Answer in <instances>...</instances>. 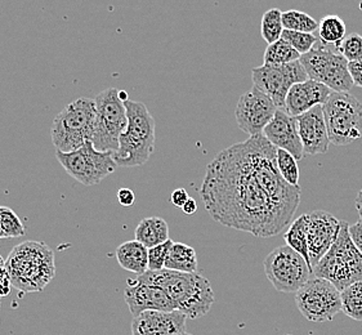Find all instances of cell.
Returning <instances> with one entry per match:
<instances>
[{
	"label": "cell",
	"mask_w": 362,
	"mask_h": 335,
	"mask_svg": "<svg viewBox=\"0 0 362 335\" xmlns=\"http://www.w3.org/2000/svg\"><path fill=\"white\" fill-rule=\"evenodd\" d=\"M200 195L218 223L267 239L291 225L302 189L281 177L277 148L262 134L218 153L206 167Z\"/></svg>",
	"instance_id": "cell-1"
},
{
	"label": "cell",
	"mask_w": 362,
	"mask_h": 335,
	"mask_svg": "<svg viewBox=\"0 0 362 335\" xmlns=\"http://www.w3.org/2000/svg\"><path fill=\"white\" fill-rule=\"evenodd\" d=\"M145 284L159 286L172 299L177 311L195 320L208 314L214 303V293L209 280L203 275L177 271H147L137 276Z\"/></svg>",
	"instance_id": "cell-2"
},
{
	"label": "cell",
	"mask_w": 362,
	"mask_h": 335,
	"mask_svg": "<svg viewBox=\"0 0 362 335\" xmlns=\"http://www.w3.org/2000/svg\"><path fill=\"white\" fill-rule=\"evenodd\" d=\"M6 270L18 290L42 292L56 274L53 250L44 242L26 241L9 254Z\"/></svg>",
	"instance_id": "cell-3"
},
{
	"label": "cell",
	"mask_w": 362,
	"mask_h": 335,
	"mask_svg": "<svg viewBox=\"0 0 362 335\" xmlns=\"http://www.w3.org/2000/svg\"><path fill=\"white\" fill-rule=\"evenodd\" d=\"M125 109L128 125L120 136L114 160L117 167H139L148 161L155 148V119L145 103L128 100Z\"/></svg>",
	"instance_id": "cell-4"
},
{
	"label": "cell",
	"mask_w": 362,
	"mask_h": 335,
	"mask_svg": "<svg viewBox=\"0 0 362 335\" xmlns=\"http://www.w3.org/2000/svg\"><path fill=\"white\" fill-rule=\"evenodd\" d=\"M95 115V101L92 98L83 97L69 103L52 123V142L56 151L73 153L86 142H93Z\"/></svg>",
	"instance_id": "cell-5"
},
{
	"label": "cell",
	"mask_w": 362,
	"mask_h": 335,
	"mask_svg": "<svg viewBox=\"0 0 362 335\" xmlns=\"http://www.w3.org/2000/svg\"><path fill=\"white\" fill-rule=\"evenodd\" d=\"M348 228L349 225L343 221L333 247L313 269V276L332 283L339 292L362 281V254L356 248Z\"/></svg>",
	"instance_id": "cell-6"
},
{
	"label": "cell",
	"mask_w": 362,
	"mask_h": 335,
	"mask_svg": "<svg viewBox=\"0 0 362 335\" xmlns=\"http://www.w3.org/2000/svg\"><path fill=\"white\" fill-rule=\"evenodd\" d=\"M95 127L93 146L102 153H115L119 139L127 129L128 117L125 102L120 98V89L107 88L95 98Z\"/></svg>",
	"instance_id": "cell-7"
},
{
	"label": "cell",
	"mask_w": 362,
	"mask_h": 335,
	"mask_svg": "<svg viewBox=\"0 0 362 335\" xmlns=\"http://www.w3.org/2000/svg\"><path fill=\"white\" fill-rule=\"evenodd\" d=\"M330 143L347 146L362 134V103L351 93H335L322 105Z\"/></svg>",
	"instance_id": "cell-8"
},
{
	"label": "cell",
	"mask_w": 362,
	"mask_h": 335,
	"mask_svg": "<svg viewBox=\"0 0 362 335\" xmlns=\"http://www.w3.org/2000/svg\"><path fill=\"white\" fill-rule=\"evenodd\" d=\"M58 163L74 180L84 186H95L114 173L117 168L114 153L98 151L92 142L73 153L56 151Z\"/></svg>",
	"instance_id": "cell-9"
},
{
	"label": "cell",
	"mask_w": 362,
	"mask_h": 335,
	"mask_svg": "<svg viewBox=\"0 0 362 335\" xmlns=\"http://www.w3.org/2000/svg\"><path fill=\"white\" fill-rule=\"evenodd\" d=\"M263 269L277 292L297 293L313 277V271L305 258L288 245L272 250L266 257Z\"/></svg>",
	"instance_id": "cell-10"
},
{
	"label": "cell",
	"mask_w": 362,
	"mask_h": 335,
	"mask_svg": "<svg viewBox=\"0 0 362 335\" xmlns=\"http://www.w3.org/2000/svg\"><path fill=\"white\" fill-rule=\"evenodd\" d=\"M308 79L317 81L335 93H348L354 83L348 71V61L337 52L322 45L315 47L311 52L300 57Z\"/></svg>",
	"instance_id": "cell-11"
},
{
	"label": "cell",
	"mask_w": 362,
	"mask_h": 335,
	"mask_svg": "<svg viewBox=\"0 0 362 335\" xmlns=\"http://www.w3.org/2000/svg\"><path fill=\"white\" fill-rule=\"evenodd\" d=\"M296 303L305 320L326 322L341 311V292L332 283L313 276L296 293Z\"/></svg>",
	"instance_id": "cell-12"
},
{
	"label": "cell",
	"mask_w": 362,
	"mask_h": 335,
	"mask_svg": "<svg viewBox=\"0 0 362 335\" xmlns=\"http://www.w3.org/2000/svg\"><path fill=\"white\" fill-rule=\"evenodd\" d=\"M254 87L259 89L279 110L285 109L290 88L308 81V75L300 61L288 65H262L252 70Z\"/></svg>",
	"instance_id": "cell-13"
},
{
	"label": "cell",
	"mask_w": 362,
	"mask_h": 335,
	"mask_svg": "<svg viewBox=\"0 0 362 335\" xmlns=\"http://www.w3.org/2000/svg\"><path fill=\"white\" fill-rule=\"evenodd\" d=\"M277 110L269 97L253 87L240 95L235 115L240 129L247 133L250 137H257L263 134Z\"/></svg>",
	"instance_id": "cell-14"
},
{
	"label": "cell",
	"mask_w": 362,
	"mask_h": 335,
	"mask_svg": "<svg viewBox=\"0 0 362 335\" xmlns=\"http://www.w3.org/2000/svg\"><path fill=\"white\" fill-rule=\"evenodd\" d=\"M305 231L308 257L312 271L324 255L333 247L341 231L343 221L325 211H313L305 213Z\"/></svg>",
	"instance_id": "cell-15"
},
{
	"label": "cell",
	"mask_w": 362,
	"mask_h": 335,
	"mask_svg": "<svg viewBox=\"0 0 362 335\" xmlns=\"http://www.w3.org/2000/svg\"><path fill=\"white\" fill-rule=\"evenodd\" d=\"M124 299L133 317H137L147 311H177L172 299L161 288L141 283L137 278L128 280Z\"/></svg>",
	"instance_id": "cell-16"
},
{
	"label": "cell",
	"mask_w": 362,
	"mask_h": 335,
	"mask_svg": "<svg viewBox=\"0 0 362 335\" xmlns=\"http://www.w3.org/2000/svg\"><path fill=\"white\" fill-rule=\"evenodd\" d=\"M263 136L276 147L288 151L296 160H300L305 156L303 145L300 141L298 123L296 117H290L284 110H277L271 123L266 127Z\"/></svg>",
	"instance_id": "cell-17"
},
{
	"label": "cell",
	"mask_w": 362,
	"mask_h": 335,
	"mask_svg": "<svg viewBox=\"0 0 362 335\" xmlns=\"http://www.w3.org/2000/svg\"><path fill=\"white\" fill-rule=\"evenodd\" d=\"M296 119L305 153L317 156L327 153L330 139L326 128L322 106H316L315 109L310 110L308 112Z\"/></svg>",
	"instance_id": "cell-18"
},
{
	"label": "cell",
	"mask_w": 362,
	"mask_h": 335,
	"mask_svg": "<svg viewBox=\"0 0 362 335\" xmlns=\"http://www.w3.org/2000/svg\"><path fill=\"white\" fill-rule=\"evenodd\" d=\"M186 320L180 311H147L133 317L132 335H180L186 331Z\"/></svg>",
	"instance_id": "cell-19"
},
{
	"label": "cell",
	"mask_w": 362,
	"mask_h": 335,
	"mask_svg": "<svg viewBox=\"0 0 362 335\" xmlns=\"http://www.w3.org/2000/svg\"><path fill=\"white\" fill-rule=\"evenodd\" d=\"M332 93L333 92L326 86L311 79L298 83L290 88L284 111H286L290 117H300L316 106H322Z\"/></svg>",
	"instance_id": "cell-20"
},
{
	"label": "cell",
	"mask_w": 362,
	"mask_h": 335,
	"mask_svg": "<svg viewBox=\"0 0 362 335\" xmlns=\"http://www.w3.org/2000/svg\"><path fill=\"white\" fill-rule=\"evenodd\" d=\"M116 259L122 269L144 275L148 271V249L137 240L125 241L116 249Z\"/></svg>",
	"instance_id": "cell-21"
},
{
	"label": "cell",
	"mask_w": 362,
	"mask_h": 335,
	"mask_svg": "<svg viewBox=\"0 0 362 335\" xmlns=\"http://www.w3.org/2000/svg\"><path fill=\"white\" fill-rule=\"evenodd\" d=\"M134 240L145 245L146 248L151 249L164 244L169 240V226L165 219L160 217H148L142 219L138 223Z\"/></svg>",
	"instance_id": "cell-22"
},
{
	"label": "cell",
	"mask_w": 362,
	"mask_h": 335,
	"mask_svg": "<svg viewBox=\"0 0 362 335\" xmlns=\"http://www.w3.org/2000/svg\"><path fill=\"white\" fill-rule=\"evenodd\" d=\"M199 262L195 249L183 242H173L165 262V270L194 274L197 271Z\"/></svg>",
	"instance_id": "cell-23"
},
{
	"label": "cell",
	"mask_w": 362,
	"mask_h": 335,
	"mask_svg": "<svg viewBox=\"0 0 362 335\" xmlns=\"http://www.w3.org/2000/svg\"><path fill=\"white\" fill-rule=\"evenodd\" d=\"M300 57L302 56L288 42L280 39L275 43L269 44L266 48L263 65H288L299 61Z\"/></svg>",
	"instance_id": "cell-24"
},
{
	"label": "cell",
	"mask_w": 362,
	"mask_h": 335,
	"mask_svg": "<svg viewBox=\"0 0 362 335\" xmlns=\"http://www.w3.org/2000/svg\"><path fill=\"white\" fill-rule=\"evenodd\" d=\"M285 242L289 248L302 255L305 262L310 266V257H308V245H307V231H305V216L298 217L291 225L288 231L284 235ZM311 267V266H310ZM312 270V269H311Z\"/></svg>",
	"instance_id": "cell-25"
},
{
	"label": "cell",
	"mask_w": 362,
	"mask_h": 335,
	"mask_svg": "<svg viewBox=\"0 0 362 335\" xmlns=\"http://www.w3.org/2000/svg\"><path fill=\"white\" fill-rule=\"evenodd\" d=\"M347 34V26L339 16L329 15L321 18L319 23V37L322 44L341 43Z\"/></svg>",
	"instance_id": "cell-26"
},
{
	"label": "cell",
	"mask_w": 362,
	"mask_h": 335,
	"mask_svg": "<svg viewBox=\"0 0 362 335\" xmlns=\"http://www.w3.org/2000/svg\"><path fill=\"white\" fill-rule=\"evenodd\" d=\"M283 12L279 8H271L264 12L262 17L261 35L264 42L275 43L283 37Z\"/></svg>",
	"instance_id": "cell-27"
},
{
	"label": "cell",
	"mask_w": 362,
	"mask_h": 335,
	"mask_svg": "<svg viewBox=\"0 0 362 335\" xmlns=\"http://www.w3.org/2000/svg\"><path fill=\"white\" fill-rule=\"evenodd\" d=\"M341 312L356 321H362V281L349 285L341 292Z\"/></svg>",
	"instance_id": "cell-28"
},
{
	"label": "cell",
	"mask_w": 362,
	"mask_h": 335,
	"mask_svg": "<svg viewBox=\"0 0 362 335\" xmlns=\"http://www.w3.org/2000/svg\"><path fill=\"white\" fill-rule=\"evenodd\" d=\"M283 26L284 30L315 34V31L319 30V22L305 12L289 9L283 12Z\"/></svg>",
	"instance_id": "cell-29"
},
{
	"label": "cell",
	"mask_w": 362,
	"mask_h": 335,
	"mask_svg": "<svg viewBox=\"0 0 362 335\" xmlns=\"http://www.w3.org/2000/svg\"><path fill=\"white\" fill-rule=\"evenodd\" d=\"M0 228L6 239L23 237L26 235L21 219L8 206H0Z\"/></svg>",
	"instance_id": "cell-30"
},
{
	"label": "cell",
	"mask_w": 362,
	"mask_h": 335,
	"mask_svg": "<svg viewBox=\"0 0 362 335\" xmlns=\"http://www.w3.org/2000/svg\"><path fill=\"white\" fill-rule=\"evenodd\" d=\"M277 168L286 182L291 186H299V168L293 155L277 148Z\"/></svg>",
	"instance_id": "cell-31"
},
{
	"label": "cell",
	"mask_w": 362,
	"mask_h": 335,
	"mask_svg": "<svg viewBox=\"0 0 362 335\" xmlns=\"http://www.w3.org/2000/svg\"><path fill=\"white\" fill-rule=\"evenodd\" d=\"M334 47L335 52L343 56L348 62L362 61V35L360 34L352 33Z\"/></svg>",
	"instance_id": "cell-32"
},
{
	"label": "cell",
	"mask_w": 362,
	"mask_h": 335,
	"mask_svg": "<svg viewBox=\"0 0 362 335\" xmlns=\"http://www.w3.org/2000/svg\"><path fill=\"white\" fill-rule=\"evenodd\" d=\"M281 39L288 42L300 56L311 52L319 42V37L315 34H305V33H298V31H290V30H284Z\"/></svg>",
	"instance_id": "cell-33"
},
{
	"label": "cell",
	"mask_w": 362,
	"mask_h": 335,
	"mask_svg": "<svg viewBox=\"0 0 362 335\" xmlns=\"http://www.w3.org/2000/svg\"><path fill=\"white\" fill-rule=\"evenodd\" d=\"M173 242L174 241L169 239L164 244L148 249V271H161L165 269L168 254L170 252Z\"/></svg>",
	"instance_id": "cell-34"
},
{
	"label": "cell",
	"mask_w": 362,
	"mask_h": 335,
	"mask_svg": "<svg viewBox=\"0 0 362 335\" xmlns=\"http://www.w3.org/2000/svg\"><path fill=\"white\" fill-rule=\"evenodd\" d=\"M348 71L355 87L362 88V61L348 62Z\"/></svg>",
	"instance_id": "cell-35"
},
{
	"label": "cell",
	"mask_w": 362,
	"mask_h": 335,
	"mask_svg": "<svg viewBox=\"0 0 362 335\" xmlns=\"http://www.w3.org/2000/svg\"><path fill=\"white\" fill-rule=\"evenodd\" d=\"M349 236L354 241L356 248L360 250L362 254V221L360 219L358 222H356L354 225H349Z\"/></svg>",
	"instance_id": "cell-36"
},
{
	"label": "cell",
	"mask_w": 362,
	"mask_h": 335,
	"mask_svg": "<svg viewBox=\"0 0 362 335\" xmlns=\"http://www.w3.org/2000/svg\"><path fill=\"white\" fill-rule=\"evenodd\" d=\"M117 200L122 206L129 208L136 203V194L131 189L123 187L117 191Z\"/></svg>",
	"instance_id": "cell-37"
},
{
	"label": "cell",
	"mask_w": 362,
	"mask_h": 335,
	"mask_svg": "<svg viewBox=\"0 0 362 335\" xmlns=\"http://www.w3.org/2000/svg\"><path fill=\"white\" fill-rule=\"evenodd\" d=\"M189 199V194H187V191L185 189H174L173 192H172V195H170L172 204H173L175 208H181V209L183 208V205L187 203Z\"/></svg>",
	"instance_id": "cell-38"
},
{
	"label": "cell",
	"mask_w": 362,
	"mask_h": 335,
	"mask_svg": "<svg viewBox=\"0 0 362 335\" xmlns=\"http://www.w3.org/2000/svg\"><path fill=\"white\" fill-rule=\"evenodd\" d=\"M11 278L8 275L7 270L0 272V298L6 297L11 292Z\"/></svg>",
	"instance_id": "cell-39"
},
{
	"label": "cell",
	"mask_w": 362,
	"mask_h": 335,
	"mask_svg": "<svg viewBox=\"0 0 362 335\" xmlns=\"http://www.w3.org/2000/svg\"><path fill=\"white\" fill-rule=\"evenodd\" d=\"M182 211H185L186 214H194V213L197 211V203H196L192 197H189V200H187V203L183 205Z\"/></svg>",
	"instance_id": "cell-40"
},
{
	"label": "cell",
	"mask_w": 362,
	"mask_h": 335,
	"mask_svg": "<svg viewBox=\"0 0 362 335\" xmlns=\"http://www.w3.org/2000/svg\"><path fill=\"white\" fill-rule=\"evenodd\" d=\"M355 205L356 209H357L358 214H360V219L362 221V189L357 194V196H356Z\"/></svg>",
	"instance_id": "cell-41"
},
{
	"label": "cell",
	"mask_w": 362,
	"mask_h": 335,
	"mask_svg": "<svg viewBox=\"0 0 362 335\" xmlns=\"http://www.w3.org/2000/svg\"><path fill=\"white\" fill-rule=\"evenodd\" d=\"M6 263L3 261V258H1V255H0V272H3V271L6 270Z\"/></svg>",
	"instance_id": "cell-42"
},
{
	"label": "cell",
	"mask_w": 362,
	"mask_h": 335,
	"mask_svg": "<svg viewBox=\"0 0 362 335\" xmlns=\"http://www.w3.org/2000/svg\"><path fill=\"white\" fill-rule=\"evenodd\" d=\"M0 239H6V237H4V233L1 231V228H0Z\"/></svg>",
	"instance_id": "cell-43"
},
{
	"label": "cell",
	"mask_w": 362,
	"mask_h": 335,
	"mask_svg": "<svg viewBox=\"0 0 362 335\" xmlns=\"http://www.w3.org/2000/svg\"><path fill=\"white\" fill-rule=\"evenodd\" d=\"M180 335H192V334H189V333H187V331H183V333H181V334Z\"/></svg>",
	"instance_id": "cell-44"
},
{
	"label": "cell",
	"mask_w": 362,
	"mask_h": 335,
	"mask_svg": "<svg viewBox=\"0 0 362 335\" xmlns=\"http://www.w3.org/2000/svg\"><path fill=\"white\" fill-rule=\"evenodd\" d=\"M288 335H290V334H288Z\"/></svg>",
	"instance_id": "cell-45"
}]
</instances>
